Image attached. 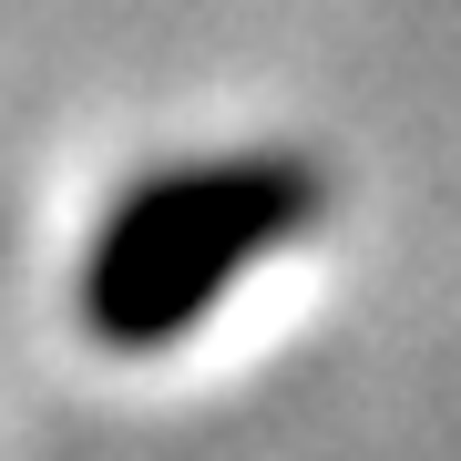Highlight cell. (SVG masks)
<instances>
[{"label":"cell","mask_w":461,"mask_h":461,"mask_svg":"<svg viewBox=\"0 0 461 461\" xmlns=\"http://www.w3.org/2000/svg\"><path fill=\"white\" fill-rule=\"evenodd\" d=\"M318 185L297 154H195L144 185H123V205L103 215L83 257V318L103 348H165L226 297L247 267L318 226Z\"/></svg>","instance_id":"cell-1"}]
</instances>
